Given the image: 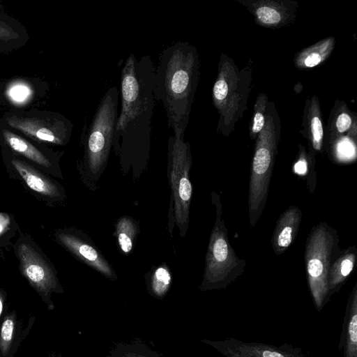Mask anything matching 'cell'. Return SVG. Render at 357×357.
<instances>
[{"label":"cell","instance_id":"1","mask_svg":"<svg viewBox=\"0 0 357 357\" xmlns=\"http://www.w3.org/2000/svg\"><path fill=\"white\" fill-rule=\"evenodd\" d=\"M155 67L149 55L130 54L121 71V112L113 146L124 160H144L148 155L155 99Z\"/></svg>","mask_w":357,"mask_h":357},{"label":"cell","instance_id":"2","mask_svg":"<svg viewBox=\"0 0 357 357\" xmlns=\"http://www.w3.org/2000/svg\"><path fill=\"white\" fill-rule=\"evenodd\" d=\"M199 78L196 47L177 42L161 52L155 68L153 96L162 103L168 126L185 133Z\"/></svg>","mask_w":357,"mask_h":357},{"label":"cell","instance_id":"3","mask_svg":"<svg viewBox=\"0 0 357 357\" xmlns=\"http://www.w3.org/2000/svg\"><path fill=\"white\" fill-rule=\"evenodd\" d=\"M213 202L216 207V220L206 253L203 285L219 289L227 287L241 275L246 263L237 257L229 243L220 197L215 192Z\"/></svg>","mask_w":357,"mask_h":357},{"label":"cell","instance_id":"4","mask_svg":"<svg viewBox=\"0 0 357 357\" xmlns=\"http://www.w3.org/2000/svg\"><path fill=\"white\" fill-rule=\"evenodd\" d=\"M119 100L117 87L114 86L108 89L86 130L84 160L91 173L99 172L109 157L118 118Z\"/></svg>","mask_w":357,"mask_h":357},{"label":"cell","instance_id":"5","mask_svg":"<svg viewBox=\"0 0 357 357\" xmlns=\"http://www.w3.org/2000/svg\"><path fill=\"white\" fill-rule=\"evenodd\" d=\"M335 232L321 222L311 231L306 243L305 260L309 288L318 311L329 298L328 273L335 246Z\"/></svg>","mask_w":357,"mask_h":357},{"label":"cell","instance_id":"6","mask_svg":"<svg viewBox=\"0 0 357 357\" xmlns=\"http://www.w3.org/2000/svg\"><path fill=\"white\" fill-rule=\"evenodd\" d=\"M267 120L257 142L252 160L248 196L252 227L258 221L266 204L276 151L275 132Z\"/></svg>","mask_w":357,"mask_h":357},{"label":"cell","instance_id":"7","mask_svg":"<svg viewBox=\"0 0 357 357\" xmlns=\"http://www.w3.org/2000/svg\"><path fill=\"white\" fill-rule=\"evenodd\" d=\"M184 134L181 131L174 132L168 142V167L174 199V216L181 231L188 226L192 197L189 178L192 156L189 143L184 142Z\"/></svg>","mask_w":357,"mask_h":357},{"label":"cell","instance_id":"8","mask_svg":"<svg viewBox=\"0 0 357 357\" xmlns=\"http://www.w3.org/2000/svg\"><path fill=\"white\" fill-rule=\"evenodd\" d=\"M17 254L22 274L40 296L47 308L49 310H53L52 294L61 291V287L54 270L29 243H19Z\"/></svg>","mask_w":357,"mask_h":357},{"label":"cell","instance_id":"9","mask_svg":"<svg viewBox=\"0 0 357 357\" xmlns=\"http://www.w3.org/2000/svg\"><path fill=\"white\" fill-rule=\"evenodd\" d=\"M7 123L26 135L38 140L55 144H64L68 139L70 128L68 122L56 121L46 123L33 118H20L14 116L6 118Z\"/></svg>","mask_w":357,"mask_h":357},{"label":"cell","instance_id":"10","mask_svg":"<svg viewBox=\"0 0 357 357\" xmlns=\"http://www.w3.org/2000/svg\"><path fill=\"white\" fill-rule=\"evenodd\" d=\"M214 347L226 357H303L289 347H277L232 338L217 342Z\"/></svg>","mask_w":357,"mask_h":357},{"label":"cell","instance_id":"11","mask_svg":"<svg viewBox=\"0 0 357 357\" xmlns=\"http://www.w3.org/2000/svg\"><path fill=\"white\" fill-rule=\"evenodd\" d=\"M301 217V209L291 206L278 220L272 237L273 249L276 255L283 253L296 239Z\"/></svg>","mask_w":357,"mask_h":357},{"label":"cell","instance_id":"12","mask_svg":"<svg viewBox=\"0 0 357 357\" xmlns=\"http://www.w3.org/2000/svg\"><path fill=\"white\" fill-rule=\"evenodd\" d=\"M57 236L63 245L88 265L107 276L112 275L109 265L88 243L68 233H59Z\"/></svg>","mask_w":357,"mask_h":357},{"label":"cell","instance_id":"13","mask_svg":"<svg viewBox=\"0 0 357 357\" xmlns=\"http://www.w3.org/2000/svg\"><path fill=\"white\" fill-rule=\"evenodd\" d=\"M11 164L27 186L34 192L50 198L60 195L56 185L30 165L18 158H13Z\"/></svg>","mask_w":357,"mask_h":357},{"label":"cell","instance_id":"14","mask_svg":"<svg viewBox=\"0 0 357 357\" xmlns=\"http://www.w3.org/2000/svg\"><path fill=\"white\" fill-rule=\"evenodd\" d=\"M343 348L344 357H357V284L349 296L340 349Z\"/></svg>","mask_w":357,"mask_h":357},{"label":"cell","instance_id":"15","mask_svg":"<svg viewBox=\"0 0 357 357\" xmlns=\"http://www.w3.org/2000/svg\"><path fill=\"white\" fill-rule=\"evenodd\" d=\"M22 328L15 310L5 314L0 323L1 357H14L22 341Z\"/></svg>","mask_w":357,"mask_h":357},{"label":"cell","instance_id":"16","mask_svg":"<svg viewBox=\"0 0 357 357\" xmlns=\"http://www.w3.org/2000/svg\"><path fill=\"white\" fill-rule=\"evenodd\" d=\"M2 135L8 146L15 152L43 168L50 169L52 167V162L49 158L25 139L7 130H3Z\"/></svg>","mask_w":357,"mask_h":357},{"label":"cell","instance_id":"17","mask_svg":"<svg viewBox=\"0 0 357 357\" xmlns=\"http://www.w3.org/2000/svg\"><path fill=\"white\" fill-rule=\"evenodd\" d=\"M356 261V249L348 250L331 265L328 273L329 296L338 289L353 271Z\"/></svg>","mask_w":357,"mask_h":357},{"label":"cell","instance_id":"18","mask_svg":"<svg viewBox=\"0 0 357 357\" xmlns=\"http://www.w3.org/2000/svg\"><path fill=\"white\" fill-rule=\"evenodd\" d=\"M333 45L332 39L323 41L318 45H314L303 52L299 56L298 63H302L307 68H312L321 61L328 55Z\"/></svg>","mask_w":357,"mask_h":357},{"label":"cell","instance_id":"19","mask_svg":"<svg viewBox=\"0 0 357 357\" xmlns=\"http://www.w3.org/2000/svg\"><path fill=\"white\" fill-rule=\"evenodd\" d=\"M116 234L121 250L124 253H129L132 248L133 239L136 234V226L130 219L123 218L119 220L116 225Z\"/></svg>","mask_w":357,"mask_h":357},{"label":"cell","instance_id":"20","mask_svg":"<svg viewBox=\"0 0 357 357\" xmlns=\"http://www.w3.org/2000/svg\"><path fill=\"white\" fill-rule=\"evenodd\" d=\"M32 93L30 86L22 82L11 84L6 91L7 97L15 105H22L27 102Z\"/></svg>","mask_w":357,"mask_h":357},{"label":"cell","instance_id":"21","mask_svg":"<svg viewBox=\"0 0 357 357\" xmlns=\"http://www.w3.org/2000/svg\"><path fill=\"white\" fill-rule=\"evenodd\" d=\"M171 282V275L165 267L158 268L152 278V287L158 295H162L168 289Z\"/></svg>","mask_w":357,"mask_h":357},{"label":"cell","instance_id":"22","mask_svg":"<svg viewBox=\"0 0 357 357\" xmlns=\"http://www.w3.org/2000/svg\"><path fill=\"white\" fill-rule=\"evenodd\" d=\"M257 19L268 25L277 24L281 22L282 15L280 11L272 6H261L256 10Z\"/></svg>","mask_w":357,"mask_h":357},{"label":"cell","instance_id":"23","mask_svg":"<svg viewBox=\"0 0 357 357\" xmlns=\"http://www.w3.org/2000/svg\"><path fill=\"white\" fill-rule=\"evenodd\" d=\"M311 130L313 136V147L315 150L319 151L321 147L323 139V126L319 116H314L311 121Z\"/></svg>","mask_w":357,"mask_h":357},{"label":"cell","instance_id":"24","mask_svg":"<svg viewBox=\"0 0 357 357\" xmlns=\"http://www.w3.org/2000/svg\"><path fill=\"white\" fill-rule=\"evenodd\" d=\"M351 124V119L347 113L340 114L336 121V127L340 132H344L347 130Z\"/></svg>","mask_w":357,"mask_h":357},{"label":"cell","instance_id":"25","mask_svg":"<svg viewBox=\"0 0 357 357\" xmlns=\"http://www.w3.org/2000/svg\"><path fill=\"white\" fill-rule=\"evenodd\" d=\"M265 120L264 114L261 112L258 111L255 113L254 116L253 125H252V132L258 133L264 127Z\"/></svg>","mask_w":357,"mask_h":357},{"label":"cell","instance_id":"26","mask_svg":"<svg viewBox=\"0 0 357 357\" xmlns=\"http://www.w3.org/2000/svg\"><path fill=\"white\" fill-rule=\"evenodd\" d=\"M17 37L18 36L10 26L0 22V40H8Z\"/></svg>","mask_w":357,"mask_h":357},{"label":"cell","instance_id":"27","mask_svg":"<svg viewBox=\"0 0 357 357\" xmlns=\"http://www.w3.org/2000/svg\"><path fill=\"white\" fill-rule=\"evenodd\" d=\"M6 298V296L5 291L0 289V319L4 311Z\"/></svg>","mask_w":357,"mask_h":357},{"label":"cell","instance_id":"28","mask_svg":"<svg viewBox=\"0 0 357 357\" xmlns=\"http://www.w3.org/2000/svg\"><path fill=\"white\" fill-rule=\"evenodd\" d=\"M306 163L305 161L300 160L295 165V170L299 174H303L305 172Z\"/></svg>","mask_w":357,"mask_h":357},{"label":"cell","instance_id":"29","mask_svg":"<svg viewBox=\"0 0 357 357\" xmlns=\"http://www.w3.org/2000/svg\"><path fill=\"white\" fill-rule=\"evenodd\" d=\"M0 357H1V355H0Z\"/></svg>","mask_w":357,"mask_h":357}]
</instances>
